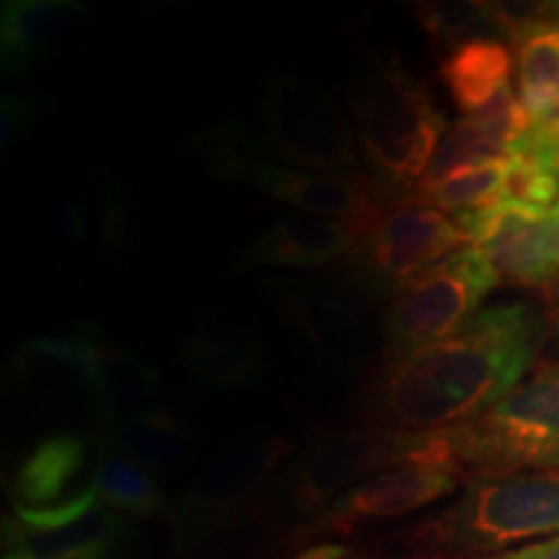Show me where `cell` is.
Masks as SVG:
<instances>
[{"label": "cell", "mask_w": 559, "mask_h": 559, "mask_svg": "<svg viewBox=\"0 0 559 559\" xmlns=\"http://www.w3.org/2000/svg\"><path fill=\"white\" fill-rule=\"evenodd\" d=\"M544 334L542 311L526 300L481 309L449 340L383 360L368 386L366 415L402 432L456 430L526 379Z\"/></svg>", "instance_id": "cell-1"}, {"label": "cell", "mask_w": 559, "mask_h": 559, "mask_svg": "<svg viewBox=\"0 0 559 559\" xmlns=\"http://www.w3.org/2000/svg\"><path fill=\"white\" fill-rule=\"evenodd\" d=\"M349 107L370 181L381 198L407 200L449 132L428 86L400 60H376L349 91Z\"/></svg>", "instance_id": "cell-2"}, {"label": "cell", "mask_w": 559, "mask_h": 559, "mask_svg": "<svg viewBox=\"0 0 559 559\" xmlns=\"http://www.w3.org/2000/svg\"><path fill=\"white\" fill-rule=\"evenodd\" d=\"M559 536V469L474 474L449 510L417 528L428 547L495 551Z\"/></svg>", "instance_id": "cell-3"}, {"label": "cell", "mask_w": 559, "mask_h": 559, "mask_svg": "<svg viewBox=\"0 0 559 559\" xmlns=\"http://www.w3.org/2000/svg\"><path fill=\"white\" fill-rule=\"evenodd\" d=\"M456 459L477 474L559 469V362H542L510 394L449 430Z\"/></svg>", "instance_id": "cell-4"}, {"label": "cell", "mask_w": 559, "mask_h": 559, "mask_svg": "<svg viewBox=\"0 0 559 559\" xmlns=\"http://www.w3.org/2000/svg\"><path fill=\"white\" fill-rule=\"evenodd\" d=\"M260 130L283 166L358 174V135L337 102L304 73H272L262 83Z\"/></svg>", "instance_id": "cell-5"}, {"label": "cell", "mask_w": 559, "mask_h": 559, "mask_svg": "<svg viewBox=\"0 0 559 559\" xmlns=\"http://www.w3.org/2000/svg\"><path fill=\"white\" fill-rule=\"evenodd\" d=\"M498 285L477 247H464L423 272L396 293L383 317V360L449 340L481 311V300Z\"/></svg>", "instance_id": "cell-6"}, {"label": "cell", "mask_w": 559, "mask_h": 559, "mask_svg": "<svg viewBox=\"0 0 559 559\" xmlns=\"http://www.w3.org/2000/svg\"><path fill=\"white\" fill-rule=\"evenodd\" d=\"M445 443V432L368 428L321 438L280 479V495L298 513H324L340 495L402 461L425 456Z\"/></svg>", "instance_id": "cell-7"}, {"label": "cell", "mask_w": 559, "mask_h": 559, "mask_svg": "<svg viewBox=\"0 0 559 559\" xmlns=\"http://www.w3.org/2000/svg\"><path fill=\"white\" fill-rule=\"evenodd\" d=\"M469 247L464 230L443 210L423 202H396L360 236L347 272L368 296H396L412 280L453 251Z\"/></svg>", "instance_id": "cell-8"}, {"label": "cell", "mask_w": 559, "mask_h": 559, "mask_svg": "<svg viewBox=\"0 0 559 559\" xmlns=\"http://www.w3.org/2000/svg\"><path fill=\"white\" fill-rule=\"evenodd\" d=\"M202 153L221 179L247 181L300 215L347 223L360 234H366L386 210L381 192L362 174L300 171L283 164H270L243 151L236 135L228 132L215 135Z\"/></svg>", "instance_id": "cell-9"}, {"label": "cell", "mask_w": 559, "mask_h": 559, "mask_svg": "<svg viewBox=\"0 0 559 559\" xmlns=\"http://www.w3.org/2000/svg\"><path fill=\"white\" fill-rule=\"evenodd\" d=\"M45 228L52 257L75 275L102 272L120 260L132 230L130 198L104 174L68 177L45 202Z\"/></svg>", "instance_id": "cell-10"}, {"label": "cell", "mask_w": 559, "mask_h": 559, "mask_svg": "<svg viewBox=\"0 0 559 559\" xmlns=\"http://www.w3.org/2000/svg\"><path fill=\"white\" fill-rule=\"evenodd\" d=\"M502 285L559 293V202L526 207L498 202L453 215Z\"/></svg>", "instance_id": "cell-11"}, {"label": "cell", "mask_w": 559, "mask_h": 559, "mask_svg": "<svg viewBox=\"0 0 559 559\" xmlns=\"http://www.w3.org/2000/svg\"><path fill=\"white\" fill-rule=\"evenodd\" d=\"M464 479V464L453 453V445L445 432V443L425 456L402 461L389 466L360 485L349 487L340 495L324 513L311 523V534L345 536L368 523L402 519L451 498Z\"/></svg>", "instance_id": "cell-12"}, {"label": "cell", "mask_w": 559, "mask_h": 559, "mask_svg": "<svg viewBox=\"0 0 559 559\" xmlns=\"http://www.w3.org/2000/svg\"><path fill=\"white\" fill-rule=\"evenodd\" d=\"M513 37L519 99L528 117L526 156L559 177V5L489 11Z\"/></svg>", "instance_id": "cell-13"}, {"label": "cell", "mask_w": 559, "mask_h": 559, "mask_svg": "<svg viewBox=\"0 0 559 559\" xmlns=\"http://www.w3.org/2000/svg\"><path fill=\"white\" fill-rule=\"evenodd\" d=\"M290 451V443L270 432L251 430L234 436L210 456L192 479L177 510L187 534L218 526L260 492L264 481Z\"/></svg>", "instance_id": "cell-14"}, {"label": "cell", "mask_w": 559, "mask_h": 559, "mask_svg": "<svg viewBox=\"0 0 559 559\" xmlns=\"http://www.w3.org/2000/svg\"><path fill=\"white\" fill-rule=\"evenodd\" d=\"M270 300L285 326L334 373H355L368 358L370 332L358 304L321 285L280 277Z\"/></svg>", "instance_id": "cell-15"}, {"label": "cell", "mask_w": 559, "mask_h": 559, "mask_svg": "<svg viewBox=\"0 0 559 559\" xmlns=\"http://www.w3.org/2000/svg\"><path fill=\"white\" fill-rule=\"evenodd\" d=\"M179 362L198 386L215 394H239L260 381L264 342L239 311L213 306L192 321L181 340Z\"/></svg>", "instance_id": "cell-16"}, {"label": "cell", "mask_w": 559, "mask_h": 559, "mask_svg": "<svg viewBox=\"0 0 559 559\" xmlns=\"http://www.w3.org/2000/svg\"><path fill=\"white\" fill-rule=\"evenodd\" d=\"M79 0H9L0 11V60L5 75H32L73 50L91 29Z\"/></svg>", "instance_id": "cell-17"}, {"label": "cell", "mask_w": 559, "mask_h": 559, "mask_svg": "<svg viewBox=\"0 0 559 559\" xmlns=\"http://www.w3.org/2000/svg\"><path fill=\"white\" fill-rule=\"evenodd\" d=\"M81 332L83 342L75 376L86 389L91 409L104 432L145 412L143 407L156 396L164 376L130 349L99 340L94 330L81 326Z\"/></svg>", "instance_id": "cell-18"}, {"label": "cell", "mask_w": 559, "mask_h": 559, "mask_svg": "<svg viewBox=\"0 0 559 559\" xmlns=\"http://www.w3.org/2000/svg\"><path fill=\"white\" fill-rule=\"evenodd\" d=\"M360 230L340 221L311 218V215H277L254 241L241 251L239 267L262 270H313L353 254Z\"/></svg>", "instance_id": "cell-19"}, {"label": "cell", "mask_w": 559, "mask_h": 559, "mask_svg": "<svg viewBox=\"0 0 559 559\" xmlns=\"http://www.w3.org/2000/svg\"><path fill=\"white\" fill-rule=\"evenodd\" d=\"M88 466V443L79 432H58L45 438L13 479V502L16 510H55L75 502L94 489L83 485Z\"/></svg>", "instance_id": "cell-20"}, {"label": "cell", "mask_w": 559, "mask_h": 559, "mask_svg": "<svg viewBox=\"0 0 559 559\" xmlns=\"http://www.w3.org/2000/svg\"><path fill=\"white\" fill-rule=\"evenodd\" d=\"M102 451L135 461L148 472H174L194 459L200 438L174 412L145 409L128 423L104 430Z\"/></svg>", "instance_id": "cell-21"}, {"label": "cell", "mask_w": 559, "mask_h": 559, "mask_svg": "<svg viewBox=\"0 0 559 559\" xmlns=\"http://www.w3.org/2000/svg\"><path fill=\"white\" fill-rule=\"evenodd\" d=\"M513 52L492 37H469L453 45L440 62V79L461 115H474L510 88Z\"/></svg>", "instance_id": "cell-22"}, {"label": "cell", "mask_w": 559, "mask_h": 559, "mask_svg": "<svg viewBox=\"0 0 559 559\" xmlns=\"http://www.w3.org/2000/svg\"><path fill=\"white\" fill-rule=\"evenodd\" d=\"M91 485L99 495L102 506L111 513L156 515L166 508V498L153 472L115 453L102 451Z\"/></svg>", "instance_id": "cell-23"}, {"label": "cell", "mask_w": 559, "mask_h": 559, "mask_svg": "<svg viewBox=\"0 0 559 559\" xmlns=\"http://www.w3.org/2000/svg\"><path fill=\"white\" fill-rule=\"evenodd\" d=\"M502 171H506V160L472 166V169H461L445 179L417 185L407 194V200L438 207L449 215L498 205L502 192Z\"/></svg>", "instance_id": "cell-24"}, {"label": "cell", "mask_w": 559, "mask_h": 559, "mask_svg": "<svg viewBox=\"0 0 559 559\" xmlns=\"http://www.w3.org/2000/svg\"><path fill=\"white\" fill-rule=\"evenodd\" d=\"M555 200H559V177L544 169L539 160L526 156V153H513L506 158L500 202L549 207Z\"/></svg>", "instance_id": "cell-25"}, {"label": "cell", "mask_w": 559, "mask_h": 559, "mask_svg": "<svg viewBox=\"0 0 559 559\" xmlns=\"http://www.w3.org/2000/svg\"><path fill=\"white\" fill-rule=\"evenodd\" d=\"M50 102L41 94L9 96L0 99V148L9 153L32 135L34 128L45 120Z\"/></svg>", "instance_id": "cell-26"}, {"label": "cell", "mask_w": 559, "mask_h": 559, "mask_svg": "<svg viewBox=\"0 0 559 559\" xmlns=\"http://www.w3.org/2000/svg\"><path fill=\"white\" fill-rule=\"evenodd\" d=\"M415 13L423 24V29L430 34V37L453 41L459 39L461 34L472 29L474 19H477L479 11H474V5H443V3H419L415 5Z\"/></svg>", "instance_id": "cell-27"}, {"label": "cell", "mask_w": 559, "mask_h": 559, "mask_svg": "<svg viewBox=\"0 0 559 559\" xmlns=\"http://www.w3.org/2000/svg\"><path fill=\"white\" fill-rule=\"evenodd\" d=\"M500 559H559V536H555V539L526 544V547L508 551V555H502Z\"/></svg>", "instance_id": "cell-28"}, {"label": "cell", "mask_w": 559, "mask_h": 559, "mask_svg": "<svg viewBox=\"0 0 559 559\" xmlns=\"http://www.w3.org/2000/svg\"><path fill=\"white\" fill-rule=\"evenodd\" d=\"M296 559H368V557L358 549L345 547V544H317V547L300 551Z\"/></svg>", "instance_id": "cell-29"}, {"label": "cell", "mask_w": 559, "mask_h": 559, "mask_svg": "<svg viewBox=\"0 0 559 559\" xmlns=\"http://www.w3.org/2000/svg\"><path fill=\"white\" fill-rule=\"evenodd\" d=\"M109 549L111 547H88V549L70 551V555H60V557H34V555H26V551H9L5 559H109Z\"/></svg>", "instance_id": "cell-30"}, {"label": "cell", "mask_w": 559, "mask_h": 559, "mask_svg": "<svg viewBox=\"0 0 559 559\" xmlns=\"http://www.w3.org/2000/svg\"><path fill=\"white\" fill-rule=\"evenodd\" d=\"M555 340L559 347V293H557V304H555Z\"/></svg>", "instance_id": "cell-31"}]
</instances>
